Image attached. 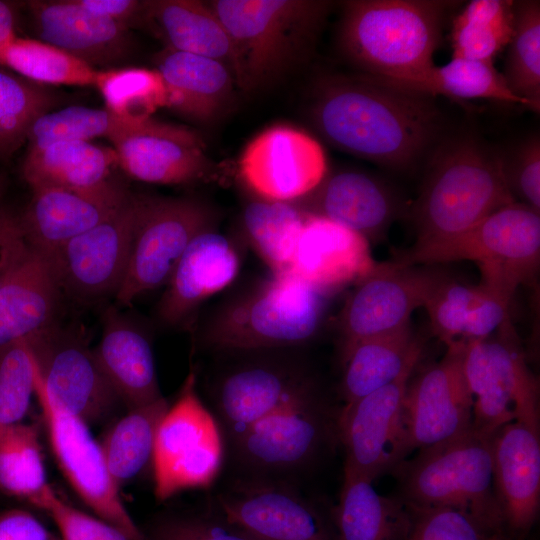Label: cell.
Segmentation results:
<instances>
[{"mask_svg":"<svg viewBox=\"0 0 540 540\" xmlns=\"http://www.w3.org/2000/svg\"><path fill=\"white\" fill-rule=\"evenodd\" d=\"M327 172L322 145L287 124L257 134L238 160V174L246 187L269 201H296L315 189Z\"/></svg>","mask_w":540,"mask_h":540,"instance_id":"obj_20","label":"cell"},{"mask_svg":"<svg viewBox=\"0 0 540 540\" xmlns=\"http://www.w3.org/2000/svg\"><path fill=\"white\" fill-rule=\"evenodd\" d=\"M56 525L61 540H128L114 526L62 500L48 485L31 503Z\"/></svg>","mask_w":540,"mask_h":540,"instance_id":"obj_50","label":"cell"},{"mask_svg":"<svg viewBox=\"0 0 540 540\" xmlns=\"http://www.w3.org/2000/svg\"><path fill=\"white\" fill-rule=\"evenodd\" d=\"M190 373L156 433L152 469L154 493L166 500L176 493L209 486L223 464L224 439L213 414L199 399Z\"/></svg>","mask_w":540,"mask_h":540,"instance_id":"obj_10","label":"cell"},{"mask_svg":"<svg viewBox=\"0 0 540 540\" xmlns=\"http://www.w3.org/2000/svg\"><path fill=\"white\" fill-rule=\"evenodd\" d=\"M138 195L100 223L65 243L53 256L60 287L84 299L116 295L128 266L137 216Z\"/></svg>","mask_w":540,"mask_h":540,"instance_id":"obj_21","label":"cell"},{"mask_svg":"<svg viewBox=\"0 0 540 540\" xmlns=\"http://www.w3.org/2000/svg\"><path fill=\"white\" fill-rule=\"evenodd\" d=\"M87 10L116 21L127 28L144 20L145 1L136 0H78Z\"/></svg>","mask_w":540,"mask_h":540,"instance_id":"obj_54","label":"cell"},{"mask_svg":"<svg viewBox=\"0 0 540 540\" xmlns=\"http://www.w3.org/2000/svg\"><path fill=\"white\" fill-rule=\"evenodd\" d=\"M515 201L498 148L471 130L445 134L425 163L419 195L408 210L415 243L458 234Z\"/></svg>","mask_w":540,"mask_h":540,"instance_id":"obj_2","label":"cell"},{"mask_svg":"<svg viewBox=\"0 0 540 540\" xmlns=\"http://www.w3.org/2000/svg\"><path fill=\"white\" fill-rule=\"evenodd\" d=\"M341 408L319 387L227 445L246 476L286 480L313 469L334 452L340 444Z\"/></svg>","mask_w":540,"mask_h":540,"instance_id":"obj_8","label":"cell"},{"mask_svg":"<svg viewBox=\"0 0 540 540\" xmlns=\"http://www.w3.org/2000/svg\"><path fill=\"white\" fill-rule=\"evenodd\" d=\"M213 224V211L198 200L138 195L130 258L116 301L128 305L166 285L192 239Z\"/></svg>","mask_w":540,"mask_h":540,"instance_id":"obj_11","label":"cell"},{"mask_svg":"<svg viewBox=\"0 0 540 540\" xmlns=\"http://www.w3.org/2000/svg\"><path fill=\"white\" fill-rule=\"evenodd\" d=\"M514 292L480 282L465 323L462 340L469 342L495 332L508 318Z\"/></svg>","mask_w":540,"mask_h":540,"instance_id":"obj_51","label":"cell"},{"mask_svg":"<svg viewBox=\"0 0 540 540\" xmlns=\"http://www.w3.org/2000/svg\"><path fill=\"white\" fill-rule=\"evenodd\" d=\"M4 184H5V180H4L3 176L0 174V205L2 204V197H3V192H4Z\"/></svg>","mask_w":540,"mask_h":540,"instance_id":"obj_56","label":"cell"},{"mask_svg":"<svg viewBox=\"0 0 540 540\" xmlns=\"http://www.w3.org/2000/svg\"><path fill=\"white\" fill-rule=\"evenodd\" d=\"M0 66L38 85L95 86L99 72L54 45L18 35L0 49Z\"/></svg>","mask_w":540,"mask_h":540,"instance_id":"obj_39","label":"cell"},{"mask_svg":"<svg viewBox=\"0 0 540 540\" xmlns=\"http://www.w3.org/2000/svg\"><path fill=\"white\" fill-rule=\"evenodd\" d=\"M292 203L306 214L330 219L374 243L383 240L393 222L408 213L388 182L355 169L327 172L315 189Z\"/></svg>","mask_w":540,"mask_h":540,"instance_id":"obj_22","label":"cell"},{"mask_svg":"<svg viewBox=\"0 0 540 540\" xmlns=\"http://www.w3.org/2000/svg\"><path fill=\"white\" fill-rule=\"evenodd\" d=\"M144 20L152 23L166 41V47L217 60L234 76V53L229 35L207 2L145 1Z\"/></svg>","mask_w":540,"mask_h":540,"instance_id":"obj_31","label":"cell"},{"mask_svg":"<svg viewBox=\"0 0 540 540\" xmlns=\"http://www.w3.org/2000/svg\"><path fill=\"white\" fill-rule=\"evenodd\" d=\"M307 214L292 202L257 198L243 209L241 225L272 274L289 272Z\"/></svg>","mask_w":540,"mask_h":540,"instance_id":"obj_37","label":"cell"},{"mask_svg":"<svg viewBox=\"0 0 540 540\" xmlns=\"http://www.w3.org/2000/svg\"><path fill=\"white\" fill-rule=\"evenodd\" d=\"M168 408V401L162 397L128 409L99 442L109 473L119 489L152 465L157 429Z\"/></svg>","mask_w":540,"mask_h":540,"instance_id":"obj_36","label":"cell"},{"mask_svg":"<svg viewBox=\"0 0 540 540\" xmlns=\"http://www.w3.org/2000/svg\"><path fill=\"white\" fill-rule=\"evenodd\" d=\"M420 359L389 384L343 405L339 440L345 451L344 472L373 482L410 454L403 421L406 389Z\"/></svg>","mask_w":540,"mask_h":540,"instance_id":"obj_16","label":"cell"},{"mask_svg":"<svg viewBox=\"0 0 540 540\" xmlns=\"http://www.w3.org/2000/svg\"><path fill=\"white\" fill-rule=\"evenodd\" d=\"M475 296V286L445 279L433 292L424 308L431 332L446 346L462 340L465 323Z\"/></svg>","mask_w":540,"mask_h":540,"instance_id":"obj_48","label":"cell"},{"mask_svg":"<svg viewBox=\"0 0 540 540\" xmlns=\"http://www.w3.org/2000/svg\"><path fill=\"white\" fill-rule=\"evenodd\" d=\"M32 192L21 225L28 243L50 260L65 243L115 211L131 193L111 178L88 188L40 187Z\"/></svg>","mask_w":540,"mask_h":540,"instance_id":"obj_23","label":"cell"},{"mask_svg":"<svg viewBox=\"0 0 540 540\" xmlns=\"http://www.w3.org/2000/svg\"><path fill=\"white\" fill-rule=\"evenodd\" d=\"M144 534L147 540H254L211 508L203 513L161 516Z\"/></svg>","mask_w":540,"mask_h":540,"instance_id":"obj_49","label":"cell"},{"mask_svg":"<svg viewBox=\"0 0 540 540\" xmlns=\"http://www.w3.org/2000/svg\"><path fill=\"white\" fill-rule=\"evenodd\" d=\"M132 122L107 108L71 106L40 115L31 125L28 149L60 141H85L106 137L109 140Z\"/></svg>","mask_w":540,"mask_h":540,"instance_id":"obj_44","label":"cell"},{"mask_svg":"<svg viewBox=\"0 0 540 540\" xmlns=\"http://www.w3.org/2000/svg\"><path fill=\"white\" fill-rule=\"evenodd\" d=\"M28 7L39 40L93 66H110L131 50L126 26L95 14L78 0L30 1Z\"/></svg>","mask_w":540,"mask_h":540,"instance_id":"obj_27","label":"cell"},{"mask_svg":"<svg viewBox=\"0 0 540 540\" xmlns=\"http://www.w3.org/2000/svg\"><path fill=\"white\" fill-rule=\"evenodd\" d=\"M424 341L411 325L398 331L364 339L341 359L339 393L351 404L395 380L412 362L421 359Z\"/></svg>","mask_w":540,"mask_h":540,"instance_id":"obj_32","label":"cell"},{"mask_svg":"<svg viewBox=\"0 0 540 540\" xmlns=\"http://www.w3.org/2000/svg\"><path fill=\"white\" fill-rule=\"evenodd\" d=\"M54 102L41 85L0 66V159L11 156L27 140L32 123Z\"/></svg>","mask_w":540,"mask_h":540,"instance_id":"obj_43","label":"cell"},{"mask_svg":"<svg viewBox=\"0 0 540 540\" xmlns=\"http://www.w3.org/2000/svg\"><path fill=\"white\" fill-rule=\"evenodd\" d=\"M442 358L411 375L403 421L409 452L455 438L472 428V398L464 374L466 342L446 346Z\"/></svg>","mask_w":540,"mask_h":540,"instance_id":"obj_19","label":"cell"},{"mask_svg":"<svg viewBox=\"0 0 540 540\" xmlns=\"http://www.w3.org/2000/svg\"><path fill=\"white\" fill-rule=\"evenodd\" d=\"M15 12L11 5L0 1V49L17 36Z\"/></svg>","mask_w":540,"mask_h":540,"instance_id":"obj_55","label":"cell"},{"mask_svg":"<svg viewBox=\"0 0 540 540\" xmlns=\"http://www.w3.org/2000/svg\"><path fill=\"white\" fill-rule=\"evenodd\" d=\"M407 505L411 524L406 540H512L463 511Z\"/></svg>","mask_w":540,"mask_h":540,"instance_id":"obj_46","label":"cell"},{"mask_svg":"<svg viewBox=\"0 0 540 540\" xmlns=\"http://www.w3.org/2000/svg\"><path fill=\"white\" fill-rule=\"evenodd\" d=\"M502 172L516 200L540 212V138L532 133L498 148Z\"/></svg>","mask_w":540,"mask_h":540,"instance_id":"obj_47","label":"cell"},{"mask_svg":"<svg viewBox=\"0 0 540 540\" xmlns=\"http://www.w3.org/2000/svg\"><path fill=\"white\" fill-rule=\"evenodd\" d=\"M95 87L106 108L130 121H144L166 106V87L156 69L122 67L99 70Z\"/></svg>","mask_w":540,"mask_h":540,"instance_id":"obj_42","label":"cell"},{"mask_svg":"<svg viewBox=\"0 0 540 540\" xmlns=\"http://www.w3.org/2000/svg\"><path fill=\"white\" fill-rule=\"evenodd\" d=\"M369 243L337 222L307 214L289 272L333 294L357 283L376 265Z\"/></svg>","mask_w":540,"mask_h":540,"instance_id":"obj_25","label":"cell"},{"mask_svg":"<svg viewBox=\"0 0 540 540\" xmlns=\"http://www.w3.org/2000/svg\"><path fill=\"white\" fill-rule=\"evenodd\" d=\"M103 325L93 353L123 405L132 409L162 398L146 335L115 308L106 310Z\"/></svg>","mask_w":540,"mask_h":540,"instance_id":"obj_30","label":"cell"},{"mask_svg":"<svg viewBox=\"0 0 540 540\" xmlns=\"http://www.w3.org/2000/svg\"><path fill=\"white\" fill-rule=\"evenodd\" d=\"M34 360V359H33ZM35 370V397L54 458L79 498L128 540H147L125 507L89 426L57 404Z\"/></svg>","mask_w":540,"mask_h":540,"instance_id":"obj_14","label":"cell"},{"mask_svg":"<svg viewBox=\"0 0 540 540\" xmlns=\"http://www.w3.org/2000/svg\"><path fill=\"white\" fill-rule=\"evenodd\" d=\"M33 396L34 360L27 340L0 348V425L22 422Z\"/></svg>","mask_w":540,"mask_h":540,"instance_id":"obj_45","label":"cell"},{"mask_svg":"<svg viewBox=\"0 0 540 540\" xmlns=\"http://www.w3.org/2000/svg\"><path fill=\"white\" fill-rule=\"evenodd\" d=\"M392 473L398 481L397 496L405 503L454 508L509 535L494 488L492 435L471 428L418 450Z\"/></svg>","mask_w":540,"mask_h":540,"instance_id":"obj_6","label":"cell"},{"mask_svg":"<svg viewBox=\"0 0 540 540\" xmlns=\"http://www.w3.org/2000/svg\"><path fill=\"white\" fill-rule=\"evenodd\" d=\"M464 374L472 398V429L493 435L504 425H539V388L508 317L491 335L466 342Z\"/></svg>","mask_w":540,"mask_h":540,"instance_id":"obj_9","label":"cell"},{"mask_svg":"<svg viewBox=\"0 0 540 540\" xmlns=\"http://www.w3.org/2000/svg\"><path fill=\"white\" fill-rule=\"evenodd\" d=\"M448 0H350L342 3L337 47L358 73L386 79L432 65L445 21L458 6Z\"/></svg>","mask_w":540,"mask_h":540,"instance_id":"obj_3","label":"cell"},{"mask_svg":"<svg viewBox=\"0 0 540 540\" xmlns=\"http://www.w3.org/2000/svg\"><path fill=\"white\" fill-rule=\"evenodd\" d=\"M447 278L432 265L377 262L354 284L339 314L340 358L364 339L409 326L412 313L424 307Z\"/></svg>","mask_w":540,"mask_h":540,"instance_id":"obj_13","label":"cell"},{"mask_svg":"<svg viewBox=\"0 0 540 540\" xmlns=\"http://www.w3.org/2000/svg\"><path fill=\"white\" fill-rule=\"evenodd\" d=\"M321 387L306 367L290 359L258 358L227 370L212 401L227 444L253 424Z\"/></svg>","mask_w":540,"mask_h":540,"instance_id":"obj_17","label":"cell"},{"mask_svg":"<svg viewBox=\"0 0 540 540\" xmlns=\"http://www.w3.org/2000/svg\"><path fill=\"white\" fill-rule=\"evenodd\" d=\"M475 262L481 282L512 292L534 281L540 261V212L515 201L470 228L424 243H414L397 256L404 265Z\"/></svg>","mask_w":540,"mask_h":540,"instance_id":"obj_7","label":"cell"},{"mask_svg":"<svg viewBox=\"0 0 540 540\" xmlns=\"http://www.w3.org/2000/svg\"><path fill=\"white\" fill-rule=\"evenodd\" d=\"M27 342L38 374L57 404L88 426L116 414L123 403L84 341L53 325Z\"/></svg>","mask_w":540,"mask_h":540,"instance_id":"obj_18","label":"cell"},{"mask_svg":"<svg viewBox=\"0 0 540 540\" xmlns=\"http://www.w3.org/2000/svg\"><path fill=\"white\" fill-rule=\"evenodd\" d=\"M492 466L506 529L513 540H520L539 513V425L517 420L497 430L492 435Z\"/></svg>","mask_w":540,"mask_h":540,"instance_id":"obj_24","label":"cell"},{"mask_svg":"<svg viewBox=\"0 0 540 540\" xmlns=\"http://www.w3.org/2000/svg\"><path fill=\"white\" fill-rule=\"evenodd\" d=\"M154 62L166 87V108L204 124L231 108L237 85L225 64L168 47L156 54Z\"/></svg>","mask_w":540,"mask_h":540,"instance_id":"obj_29","label":"cell"},{"mask_svg":"<svg viewBox=\"0 0 540 540\" xmlns=\"http://www.w3.org/2000/svg\"><path fill=\"white\" fill-rule=\"evenodd\" d=\"M60 288L51 260L28 243L0 280V348L53 326Z\"/></svg>","mask_w":540,"mask_h":540,"instance_id":"obj_26","label":"cell"},{"mask_svg":"<svg viewBox=\"0 0 540 540\" xmlns=\"http://www.w3.org/2000/svg\"><path fill=\"white\" fill-rule=\"evenodd\" d=\"M48 485L35 427L0 425V491L30 504Z\"/></svg>","mask_w":540,"mask_h":540,"instance_id":"obj_41","label":"cell"},{"mask_svg":"<svg viewBox=\"0 0 540 540\" xmlns=\"http://www.w3.org/2000/svg\"><path fill=\"white\" fill-rule=\"evenodd\" d=\"M370 77L434 98L445 96L456 101L492 100L524 106L509 90L502 73L493 63L452 57L445 65L434 64L418 74L401 79Z\"/></svg>","mask_w":540,"mask_h":540,"instance_id":"obj_35","label":"cell"},{"mask_svg":"<svg viewBox=\"0 0 540 540\" xmlns=\"http://www.w3.org/2000/svg\"><path fill=\"white\" fill-rule=\"evenodd\" d=\"M331 295L290 272L272 274L215 312L205 342L246 352L302 345L320 332Z\"/></svg>","mask_w":540,"mask_h":540,"instance_id":"obj_5","label":"cell"},{"mask_svg":"<svg viewBox=\"0 0 540 540\" xmlns=\"http://www.w3.org/2000/svg\"><path fill=\"white\" fill-rule=\"evenodd\" d=\"M0 540H61L32 513L18 508L0 511Z\"/></svg>","mask_w":540,"mask_h":540,"instance_id":"obj_52","label":"cell"},{"mask_svg":"<svg viewBox=\"0 0 540 540\" xmlns=\"http://www.w3.org/2000/svg\"><path fill=\"white\" fill-rule=\"evenodd\" d=\"M360 476L343 472L339 501L333 507L338 540H406L408 505L397 495L379 494Z\"/></svg>","mask_w":540,"mask_h":540,"instance_id":"obj_33","label":"cell"},{"mask_svg":"<svg viewBox=\"0 0 540 540\" xmlns=\"http://www.w3.org/2000/svg\"><path fill=\"white\" fill-rule=\"evenodd\" d=\"M240 258L233 243L211 229L189 243L178 261L158 305L168 325L186 320L213 294L229 286L238 275Z\"/></svg>","mask_w":540,"mask_h":540,"instance_id":"obj_28","label":"cell"},{"mask_svg":"<svg viewBox=\"0 0 540 540\" xmlns=\"http://www.w3.org/2000/svg\"><path fill=\"white\" fill-rule=\"evenodd\" d=\"M28 245L20 217L0 205V280L12 261Z\"/></svg>","mask_w":540,"mask_h":540,"instance_id":"obj_53","label":"cell"},{"mask_svg":"<svg viewBox=\"0 0 540 540\" xmlns=\"http://www.w3.org/2000/svg\"><path fill=\"white\" fill-rule=\"evenodd\" d=\"M502 73L524 107L540 111V2L514 1V27Z\"/></svg>","mask_w":540,"mask_h":540,"instance_id":"obj_40","label":"cell"},{"mask_svg":"<svg viewBox=\"0 0 540 540\" xmlns=\"http://www.w3.org/2000/svg\"><path fill=\"white\" fill-rule=\"evenodd\" d=\"M234 53L237 88L271 86L312 53L333 2L324 0H211Z\"/></svg>","mask_w":540,"mask_h":540,"instance_id":"obj_4","label":"cell"},{"mask_svg":"<svg viewBox=\"0 0 540 540\" xmlns=\"http://www.w3.org/2000/svg\"><path fill=\"white\" fill-rule=\"evenodd\" d=\"M514 27L513 0H472L453 18L452 57L493 63Z\"/></svg>","mask_w":540,"mask_h":540,"instance_id":"obj_38","label":"cell"},{"mask_svg":"<svg viewBox=\"0 0 540 540\" xmlns=\"http://www.w3.org/2000/svg\"><path fill=\"white\" fill-rule=\"evenodd\" d=\"M109 141L117 165L138 181L178 185L226 180L202 136L189 127L149 118L132 122Z\"/></svg>","mask_w":540,"mask_h":540,"instance_id":"obj_15","label":"cell"},{"mask_svg":"<svg viewBox=\"0 0 540 540\" xmlns=\"http://www.w3.org/2000/svg\"><path fill=\"white\" fill-rule=\"evenodd\" d=\"M115 166L113 148L85 141H60L28 149L22 173L31 189L88 188L110 179Z\"/></svg>","mask_w":540,"mask_h":540,"instance_id":"obj_34","label":"cell"},{"mask_svg":"<svg viewBox=\"0 0 540 540\" xmlns=\"http://www.w3.org/2000/svg\"><path fill=\"white\" fill-rule=\"evenodd\" d=\"M308 115L334 148L398 173L422 167L445 135L434 97L361 73L318 77Z\"/></svg>","mask_w":540,"mask_h":540,"instance_id":"obj_1","label":"cell"},{"mask_svg":"<svg viewBox=\"0 0 540 540\" xmlns=\"http://www.w3.org/2000/svg\"><path fill=\"white\" fill-rule=\"evenodd\" d=\"M333 507L289 481L248 476L214 496L210 506L254 540H338Z\"/></svg>","mask_w":540,"mask_h":540,"instance_id":"obj_12","label":"cell"}]
</instances>
